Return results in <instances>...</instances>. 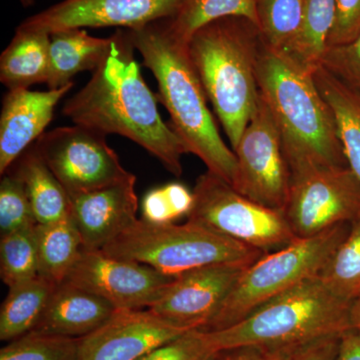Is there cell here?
I'll return each mask as SVG.
<instances>
[{"label":"cell","mask_w":360,"mask_h":360,"mask_svg":"<svg viewBox=\"0 0 360 360\" xmlns=\"http://www.w3.org/2000/svg\"><path fill=\"white\" fill-rule=\"evenodd\" d=\"M129 30L111 35L108 56L89 82L66 101L63 113L75 124L129 139L174 176L184 174L186 148L158 110V97L142 77Z\"/></svg>","instance_id":"1"},{"label":"cell","mask_w":360,"mask_h":360,"mask_svg":"<svg viewBox=\"0 0 360 360\" xmlns=\"http://www.w3.org/2000/svg\"><path fill=\"white\" fill-rule=\"evenodd\" d=\"M135 51L158 85V101L186 153L198 156L208 172L233 186L236 153L220 135L208 98L189 58L187 44L170 32L167 20L129 30Z\"/></svg>","instance_id":"2"},{"label":"cell","mask_w":360,"mask_h":360,"mask_svg":"<svg viewBox=\"0 0 360 360\" xmlns=\"http://www.w3.org/2000/svg\"><path fill=\"white\" fill-rule=\"evenodd\" d=\"M314 72L264 44L257 63L260 96L281 132L290 169L307 165L349 167L335 115Z\"/></svg>","instance_id":"3"},{"label":"cell","mask_w":360,"mask_h":360,"mask_svg":"<svg viewBox=\"0 0 360 360\" xmlns=\"http://www.w3.org/2000/svg\"><path fill=\"white\" fill-rule=\"evenodd\" d=\"M264 45L255 23L234 16L201 26L187 42L189 58L232 150L259 103L257 63Z\"/></svg>","instance_id":"4"},{"label":"cell","mask_w":360,"mask_h":360,"mask_svg":"<svg viewBox=\"0 0 360 360\" xmlns=\"http://www.w3.org/2000/svg\"><path fill=\"white\" fill-rule=\"evenodd\" d=\"M352 303L333 295L319 276L298 284L220 330L203 331L213 352L243 347L300 348L352 330Z\"/></svg>","instance_id":"5"},{"label":"cell","mask_w":360,"mask_h":360,"mask_svg":"<svg viewBox=\"0 0 360 360\" xmlns=\"http://www.w3.org/2000/svg\"><path fill=\"white\" fill-rule=\"evenodd\" d=\"M101 250L174 277L210 265H250L264 255L191 220L175 224L142 219Z\"/></svg>","instance_id":"6"},{"label":"cell","mask_w":360,"mask_h":360,"mask_svg":"<svg viewBox=\"0 0 360 360\" xmlns=\"http://www.w3.org/2000/svg\"><path fill=\"white\" fill-rule=\"evenodd\" d=\"M348 224L264 253L248 265L206 331L220 330L240 321L258 307L298 284L319 276L349 232Z\"/></svg>","instance_id":"7"},{"label":"cell","mask_w":360,"mask_h":360,"mask_svg":"<svg viewBox=\"0 0 360 360\" xmlns=\"http://www.w3.org/2000/svg\"><path fill=\"white\" fill-rule=\"evenodd\" d=\"M187 220L264 253L290 245L296 236L281 210L259 205L210 172L196 179Z\"/></svg>","instance_id":"8"},{"label":"cell","mask_w":360,"mask_h":360,"mask_svg":"<svg viewBox=\"0 0 360 360\" xmlns=\"http://www.w3.org/2000/svg\"><path fill=\"white\" fill-rule=\"evenodd\" d=\"M284 215L297 238L360 220V180L349 167L291 168Z\"/></svg>","instance_id":"9"},{"label":"cell","mask_w":360,"mask_h":360,"mask_svg":"<svg viewBox=\"0 0 360 360\" xmlns=\"http://www.w3.org/2000/svg\"><path fill=\"white\" fill-rule=\"evenodd\" d=\"M34 146L68 196L111 186L134 174L122 167L105 134L82 125L45 132Z\"/></svg>","instance_id":"10"},{"label":"cell","mask_w":360,"mask_h":360,"mask_svg":"<svg viewBox=\"0 0 360 360\" xmlns=\"http://www.w3.org/2000/svg\"><path fill=\"white\" fill-rule=\"evenodd\" d=\"M239 193L283 212L290 194L291 172L281 132L262 96L250 122L233 149Z\"/></svg>","instance_id":"11"},{"label":"cell","mask_w":360,"mask_h":360,"mask_svg":"<svg viewBox=\"0 0 360 360\" xmlns=\"http://www.w3.org/2000/svg\"><path fill=\"white\" fill-rule=\"evenodd\" d=\"M175 277L148 265L82 248L65 281L101 296L116 309L150 307Z\"/></svg>","instance_id":"12"},{"label":"cell","mask_w":360,"mask_h":360,"mask_svg":"<svg viewBox=\"0 0 360 360\" xmlns=\"http://www.w3.org/2000/svg\"><path fill=\"white\" fill-rule=\"evenodd\" d=\"M186 0H63L26 18L20 26L51 33L70 28L137 30L172 20Z\"/></svg>","instance_id":"13"},{"label":"cell","mask_w":360,"mask_h":360,"mask_svg":"<svg viewBox=\"0 0 360 360\" xmlns=\"http://www.w3.org/2000/svg\"><path fill=\"white\" fill-rule=\"evenodd\" d=\"M248 265L217 264L175 277L149 310L186 329H205Z\"/></svg>","instance_id":"14"},{"label":"cell","mask_w":360,"mask_h":360,"mask_svg":"<svg viewBox=\"0 0 360 360\" xmlns=\"http://www.w3.org/2000/svg\"><path fill=\"white\" fill-rule=\"evenodd\" d=\"M188 330L149 309H116L101 328L80 338V359L139 360Z\"/></svg>","instance_id":"15"},{"label":"cell","mask_w":360,"mask_h":360,"mask_svg":"<svg viewBox=\"0 0 360 360\" xmlns=\"http://www.w3.org/2000/svg\"><path fill=\"white\" fill-rule=\"evenodd\" d=\"M135 184L132 174L117 184L68 196L70 217L84 248L103 250L139 219Z\"/></svg>","instance_id":"16"},{"label":"cell","mask_w":360,"mask_h":360,"mask_svg":"<svg viewBox=\"0 0 360 360\" xmlns=\"http://www.w3.org/2000/svg\"><path fill=\"white\" fill-rule=\"evenodd\" d=\"M32 91L30 89H11L2 101L0 115V174L4 175L14 162L44 134L53 118L59 101L72 89Z\"/></svg>","instance_id":"17"},{"label":"cell","mask_w":360,"mask_h":360,"mask_svg":"<svg viewBox=\"0 0 360 360\" xmlns=\"http://www.w3.org/2000/svg\"><path fill=\"white\" fill-rule=\"evenodd\" d=\"M116 310L101 296L63 281L56 286L44 314L32 331L80 338L94 333Z\"/></svg>","instance_id":"18"},{"label":"cell","mask_w":360,"mask_h":360,"mask_svg":"<svg viewBox=\"0 0 360 360\" xmlns=\"http://www.w3.org/2000/svg\"><path fill=\"white\" fill-rule=\"evenodd\" d=\"M51 68V34L18 25L0 56V82L8 90L46 84Z\"/></svg>","instance_id":"19"},{"label":"cell","mask_w":360,"mask_h":360,"mask_svg":"<svg viewBox=\"0 0 360 360\" xmlns=\"http://www.w3.org/2000/svg\"><path fill=\"white\" fill-rule=\"evenodd\" d=\"M110 44L111 37H92L84 28L51 33L49 89H63L72 84L78 73L96 71L108 56Z\"/></svg>","instance_id":"20"},{"label":"cell","mask_w":360,"mask_h":360,"mask_svg":"<svg viewBox=\"0 0 360 360\" xmlns=\"http://www.w3.org/2000/svg\"><path fill=\"white\" fill-rule=\"evenodd\" d=\"M13 172L27 191L37 224H54L70 215V198L32 144L14 162Z\"/></svg>","instance_id":"21"},{"label":"cell","mask_w":360,"mask_h":360,"mask_svg":"<svg viewBox=\"0 0 360 360\" xmlns=\"http://www.w3.org/2000/svg\"><path fill=\"white\" fill-rule=\"evenodd\" d=\"M315 84L335 115L348 167L360 180V91L319 66Z\"/></svg>","instance_id":"22"},{"label":"cell","mask_w":360,"mask_h":360,"mask_svg":"<svg viewBox=\"0 0 360 360\" xmlns=\"http://www.w3.org/2000/svg\"><path fill=\"white\" fill-rule=\"evenodd\" d=\"M35 238L39 276L56 285L63 283L84 248L70 215L54 224L35 225Z\"/></svg>","instance_id":"23"},{"label":"cell","mask_w":360,"mask_h":360,"mask_svg":"<svg viewBox=\"0 0 360 360\" xmlns=\"http://www.w3.org/2000/svg\"><path fill=\"white\" fill-rule=\"evenodd\" d=\"M56 286L39 276L9 288L0 310V340L11 341L32 333L41 319Z\"/></svg>","instance_id":"24"},{"label":"cell","mask_w":360,"mask_h":360,"mask_svg":"<svg viewBox=\"0 0 360 360\" xmlns=\"http://www.w3.org/2000/svg\"><path fill=\"white\" fill-rule=\"evenodd\" d=\"M335 16L336 0H304L300 34L286 53L309 70H316L326 51Z\"/></svg>","instance_id":"25"},{"label":"cell","mask_w":360,"mask_h":360,"mask_svg":"<svg viewBox=\"0 0 360 360\" xmlns=\"http://www.w3.org/2000/svg\"><path fill=\"white\" fill-rule=\"evenodd\" d=\"M231 16L257 25V0H186L177 15L167 20V25L177 39L187 44L201 26Z\"/></svg>","instance_id":"26"},{"label":"cell","mask_w":360,"mask_h":360,"mask_svg":"<svg viewBox=\"0 0 360 360\" xmlns=\"http://www.w3.org/2000/svg\"><path fill=\"white\" fill-rule=\"evenodd\" d=\"M319 277L333 295L352 303L360 298V220L350 225L347 238L338 245Z\"/></svg>","instance_id":"27"},{"label":"cell","mask_w":360,"mask_h":360,"mask_svg":"<svg viewBox=\"0 0 360 360\" xmlns=\"http://www.w3.org/2000/svg\"><path fill=\"white\" fill-rule=\"evenodd\" d=\"M303 11L304 0H257V27L264 44L290 51L302 28Z\"/></svg>","instance_id":"28"},{"label":"cell","mask_w":360,"mask_h":360,"mask_svg":"<svg viewBox=\"0 0 360 360\" xmlns=\"http://www.w3.org/2000/svg\"><path fill=\"white\" fill-rule=\"evenodd\" d=\"M0 276L9 288L39 276L35 226L1 236Z\"/></svg>","instance_id":"29"},{"label":"cell","mask_w":360,"mask_h":360,"mask_svg":"<svg viewBox=\"0 0 360 360\" xmlns=\"http://www.w3.org/2000/svg\"><path fill=\"white\" fill-rule=\"evenodd\" d=\"M80 338L32 333L11 340L0 350V360H82Z\"/></svg>","instance_id":"30"},{"label":"cell","mask_w":360,"mask_h":360,"mask_svg":"<svg viewBox=\"0 0 360 360\" xmlns=\"http://www.w3.org/2000/svg\"><path fill=\"white\" fill-rule=\"evenodd\" d=\"M193 203V191L179 182H170L146 194L141 219L153 224H174L181 217H188Z\"/></svg>","instance_id":"31"},{"label":"cell","mask_w":360,"mask_h":360,"mask_svg":"<svg viewBox=\"0 0 360 360\" xmlns=\"http://www.w3.org/2000/svg\"><path fill=\"white\" fill-rule=\"evenodd\" d=\"M37 224L23 184L14 172L2 175L0 182V232L1 236Z\"/></svg>","instance_id":"32"},{"label":"cell","mask_w":360,"mask_h":360,"mask_svg":"<svg viewBox=\"0 0 360 360\" xmlns=\"http://www.w3.org/2000/svg\"><path fill=\"white\" fill-rule=\"evenodd\" d=\"M201 329H191L139 360H217Z\"/></svg>","instance_id":"33"},{"label":"cell","mask_w":360,"mask_h":360,"mask_svg":"<svg viewBox=\"0 0 360 360\" xmlns=\"http://www.w3.org/2000/svg\"><path fill=\"white\" fill-rule=\"evenodd\" d=\"M319 66L360 91V33L349 44L326 49Z\"/></svg>","instance_id":"34"},{"label":"cell","mask_w":360,"mask_h":360,"mask_svg":"<svg viewBox=\"0 0 360 360\" xmlns=\"http://www.w3.org/2000/svg\"><path fill=\"white\" fill-rule=\"evenodd\" d=\"M360 33V0H336L335 25L328 41L329 47L349 44Z\"/></svg>","instance_id":"35"},{"label":"cell","mask_w":360,"mask_h":360,"mask_svg":"<svg viewBox=\"0 0 360 360\" xmlns=\"http://www.w3.org/2000/svg\"><path fill=\"white\" fill-rule=\"evenodd\" d=\"M297 349L298 348L243 347L219 352L217 360H292Z\"/></svg>","instance_id":"36"},{"label":"cell","mask_w":360,"mask_h":360,"mask_svg":"<svg viewBox=\"0 0 360 360\" xmlns=\"http://www.w3.org/2000/svg\"><path fill=\"white\" fill-rule=\"evenodd\" d=\"M341 336L322 338L298 348L292 360H335Z\"/></svg>","instance_id":"37"},{"label":"cell","mask_w":360,"mask_h":360,"mask_svg":"<svg viewBox=\"0 0 360 360\" xmlns=\"http://www.w3.org/2000/svg\"><path fill=\"white\" fill-rule=\"evenodd\" d=\"M335 360H360V333L349 330L341 336Z\"/></svg>","instance_id":"38"},{"label":"cell","mask_w":360,"mask_h":360,"mask_svg":"<svg viewBox=\"0 0 360 360\" xmlns=\"http://www.w3.org/2000/svg\"><path fill=\"white\" fill-rule=\"evenodd\" d=\"M349 322L352 330L360 333V298L350 305Z\"/></svg>","instance_id":"39"},{"label":"cell","mask_w":360,"mask_h":360,"mask_svg":"<svg viewBox=\"0 0 360 360\" xmlns=\"http://www.w3.org/2000/svg\"><path fill=\"white\" fill-rule=\"evenodd\" d=\"M21 6L23 7H30L34 4L35 0H20Z\"/></svg>","instance_id":"40"}]
</instances>
